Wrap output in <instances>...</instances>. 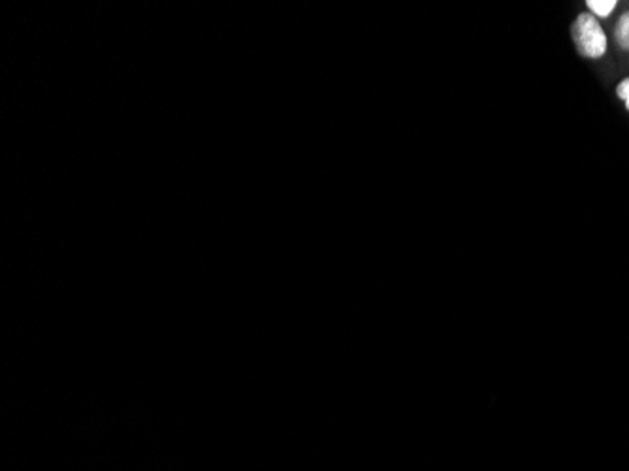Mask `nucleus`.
I'll return each instance as SVG.
<instances>
[{"instance_id": "nucleus-1", "label": "nucleus", "mask_w": 629, "mask_h": 471, "mask_svg": "<svg viewBox=\"0 0 629 471\" xmlns=\"http://www.w3.org/2000/svg\"><path fill=\"white\" fill-rule=\"evenodd\" d=\"M571 38L580 57L592 60L605 57L608 40L599 19L594 17L590 12H582L575 17L571 25Z\"/></svg>"}, {"instance_id": "nucleus-2", "label": "nucleus", "mask_w": 629, "mask_h": 471, "mask_svg": "<svg viewBox=\"0 0 629 471\" xmlns=\"http://www.w3.org/2000/svg\"><path fill=\"white\" fill-rule=\"evenodd\" d=\"M615 40L620 50L629 51V10L618 17L615 25Z\"/></svg>"}, {"instance_id": "nucleus-3", "label": "nucleus", "mask_w": 629, "mask_h": 471, "mask_svg": "<svg viewBox=\"0 0 629 471\" xmlns=\"http://www.w3.org/2000/svg\"><path fill=\"white\" fill-rule=\"evenodd\" d=\"M586 6H588V10H590V14L594 17L605 19V17H608L616 10L618 3H616V0H586Z\"/></svg>"}, {"instance_id": "nucleus-4", "label": "nucleus", "mask_w": 629, "mask_h": 471, "mask_svg": "<svg viewBox=\"0 0 629 471\" xmlns=\"http://www.w3.org/2000/svg\"><path fill=\"white\" fill-rule=\"evenodd\" d=\"M616 95H618V98L625 104V110L629 112V77H624V79L620 81L618 87H616Z\"/></svg>"}]
</instances>
